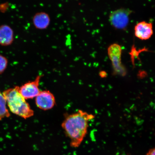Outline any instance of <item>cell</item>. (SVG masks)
Instances as JSON below:
<instances>
[{
    "mask_svg": "<svg viewBox=\"0 0 155 155\" xmlns=\"http://www.w3.org/2000/svg\"><path fill=\"white\" fill-rule=\"evenodd\" d=\"M94 116L82 110L65 116L61 127L70 140L71 147L77 148L80 146L87 133L88 122Z\"/></svg>",
    "mask_w": 155,
    "mask_h": 155,
    "instance_id": "cell-1",
    "label": "cell"
},
{
    "mask_svg": "<svg viewBox=\"0 0 155 155\" xmlns=\"http://www.w3.org/2000/svg\"><path fill=\"white\" fill-rule=\"evenodd\" d=\"M7 105L13 113L26 119L34 115V111L20 94L19 87L8 89L3 93Z\"/></svg>",
    "mask_w": 155,
    "mask_h": 155,
    "instance_id": "cell-2",
    "label": "cell"
},
{
    "mask_svg": "<svg viewBox=\"0 0 155 155\" xmlns=\"http://www.w3.org/2000/svg\"><path fill=\"white\" fill-rule=\"evenodd\" d=\"M107 50L108 55L112 62L115 74L125 76L127 74V71L121 63V46L117 44H112L109 46Z\"/></svg>",
    "mask_w": 155,
    "mask_h": 155,
    "instance_id": "cell-3",
    "label": "cell"
},
{
    "mask_svg": "<svg viewBox=\"0 0 155 155\" xmlns=\"http://www.w3.org/2000/svg\"><path fill=\"white\" fill-rule=\"evenodd\" d=\"M131 12L130 10L126 9H118L113 12L109 17L112 26L116 29L126 28L129 24V15Z\"/></svg>",
    "mask_w": 155,
    "mask_h": 155,
    "instance_id": "cell-4",
    "label": "cell"
},
{
    "mask_svg": "<svg viewBox=\"0 0 155 155\" xmlns=\"http://www.w3.org/2000/svg\"><path fill=\"white\" fill-rule=\"evenodd\" d=\"M41 75H38L34 81L28 82L19 87L20 94L26 100L36 98L41 91L40 90L39 83Z\"/></svg>",
    "mask_w": 155,
    "mask_h": 155,
    "instance_id": "cell-5",
    "label": "cell"
},
{
    "mask_svg": "<svg viewBox=\"0 0 155 155\" xmlns=\"http://www.w3.org/2000/svg\"><path fill=\"white\" fill-rule=\"evenodd\" d=\"M35 103L39 109L47 111L52 109L55 106V97L49 91H41L35 98Z\"/></svg>",
    "mask_w": 155,
    "mask_h": 155,
    "instance_id": "cell-6",
    "label": "cell"
},
{
    "mask_svg": "<svg viewBox=\"0 0 155 155\" xmlns=\"http://www.w3.org/2000/svg\"><path fill=\"white\" fill-rule=\"evenodd\" d=\"M153 32V25L151 23L142 21L135 27V36L141 40L149 39L152 37Z\"/></svg>",
    "mask_w": 155,
    "mask_h": 155,
    "instance_id": "cell-7",
    "label": "cell"
},
{
    "mask_svg": "<svg viewBox=\"0 0 155 155\" xmlns=\"http://www.w3.org/2000/svg\"><path fill=\"white\" fill-rule=\"evenodd\" d=\"M50 18L49 15L41 12L36 13L33 18V23L35 28L38 30H44L49 26Z\"/></svg>",
    "mask_w": 155,
    "mask_h": 155,
    "instance_id": "cell-8",
    "label": "cell"
},
{
    "mask_svg": "<svg viewBox=\"0 0 155 155\" xmlns=\"http://www.w3.org/2000/svg\"><path fill=\"white\" fill-rule=\"evenodd\" d=\"M14 40L12 29L6 25L0 26V45L3 46L10 45Z\"/></svg>",
    "mask_w": 155,
    "mask_h": 155,
    "instance_id": "cell-9",
    "label": "cell"
},
{
    "mask_svg": "<svg viewBox=\"0 0 155 155\" xmlns=\"http://www.w3.org/2000/svg\"><path fill=\"white\" fill-rule=\"evenodd\" d=\"M7 103L5 97L0 91V121L10 115L7 107Z\"/></svg>",
    "mask_w": 155,
    "mask_h": 155,
    "instance_id": "cell-10",
    "label": "cell"
},
{
    "mask_svg": "<svg viewBox=\"0 0 155 155\" xmlns=\"http://www.w3.org/2000/svg\"><path fill=\"white\" fill-rule=\"evenodd\" d=\"M8 61L7 58L0 55V74L4 72L8 65Z\"/></svg>",
    "mask_w": 155,
    "mask_h": 155,
    "instance_id": "cell-11",
    "label": "cell"
},
{
    "mask_svg": "<svg viewBox=\"0 0 155 155\" xmlns=\"http://www.w3.org/2000/svg\"><path fill=\"white\" fill-rule=\"evenodd\" d=\"M146 155H155V148L149 150Z\"/></svg>",
    "mask_w": 155,
    "mask_h": 155,
    "instance_id": "cell-12",
    "label": "cell"
},
{
    "mask_svg": "<svg viewBox=\"0 0 155 155\" xmlns=\"http://www.w3.org/2000/svg\"><path fill=\"white\" fill-rule=\"evenodd\" d=\"M100 75V76L102 78H104L106 77L107 73L104 71H101Z\"/></svg>",
    "mask_w": 155,
    "mask_h": 155,
    "instance_id": "cell-13",
    "label": "cell"
}]
</instances>
